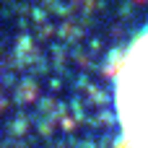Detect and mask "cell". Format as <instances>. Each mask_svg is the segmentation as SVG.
I'll return each instance as SVG.
<instances>
[{
  "label": "cell",
  "mask_w": 148,
  "mask_h": 148,
  "mask_svg": "<svg viewBox=\"0 0 148 148\" xmlns=\"http://www.w3.org/2000/svg\"><path fill=\"white\" fill-rule=\"evenodd\" d=\"M114 109L127 148H148V29L127 44L114 70Z\"/></svg>",
  "instance_id": "cell-1"
}]
</instances>
